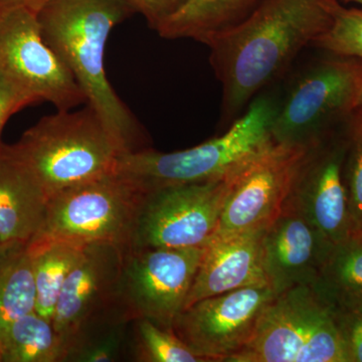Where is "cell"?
Segmentation results:
<instances>
[{
	"label": "cell",
	"instance_id": "6",
	"mask_svg": "<svg viewBox=\"0 0 362 362\" xmlns=\"http://www.w3.org/2000/svg\"><path fill=\"white\" fill-rule=\"evenodd\" d=\"M226 362H349L329 305L312 286L276 295L247 344Z\"/></svg>",
	"mask_w": 362,
	"mask_h": 362
},
{
	"label": "cell",
	"instance_id": "34",
	"mask_svg": "<svg viewBox=\"0 0 362 362\" xmlns=\"http://www.w3.org/2000/svg\"><path fill=\"white\" fill-rule=\"evenodd\" d=\"M361 235H362V233H361Z\"/></svg>",
	"mask_w": 362,
	"mask_h": 362
},
{
	"label": "cell",
	"instance_id": "25",
	"mask_svg": "<svg viewBox=\"0 0 362 362\" xmlns=\"http://www.w3.org/2000/svg\"><path fill=\"white\" fill-rule=\"evenodd\" d=\"M129 322L127 319L119 318L92 331L71 349L66 361H120L127 341L126 325Z\"/></svg>",
	"mask_w": 362,
	"mask_h": 362
},
{
	"label": "cell",
	"instance_id": "20",
	"mask_svg": "<svg viewBox=\"0 0 362 362\" xmlns=\"http://www.w3.org/2000/svg\"><path fill=\"white\" fill-rule=\"evenodd\" d=\"M4 362H62L66 349L52 321L33 310L0 332Z\"/></svg>",
	"mask_w": 362,
	"mask_h": 362
},
{
	"label": "cell",
	"instance_id": "26",
	"mask_svg": "<svg viewBox=\"0 0 362 362\" xmlns=\"http://www.w3.org/2000/svg\"><path fill=\"white\" fill-rule=\"evenodd\" d=\"M313 45L329 54L362 59V9L340 6L329 30Z\"/></svg>",
	"mask_w": 362,
	"mask_h": 362
},
{
	"label": "cell",
	"instance_id": "17",
	"mask_svg": "<svg viewBox=\"0 0 362 362\" xmlns=\"http://www.w3.org/2000/svg\"><path fill=\"white\" fill-rule=\"evenodd\" d=\"M47 197L13 145H0V245H28L39 232Z\"/></svg>",
	"mask_w": 362,
	"mask_h": 362
},
{
	"label": "cell",
	"instance_id": "12",
	"mask_svg": "<svg viewBox=\"0 0 362 362\" xmlns=\"http://www.w3.org/2000/svg\"><path fill=\"white\" fill-rule=\"evenodd\" d=\"M126 252L111 244L88 245L69 274L52 318L66 359L93 330L125 318L119 308L118 293Z\"/></svg>",
	"mask_w": 362,
	"mask_h": 362
},
{
	"label": "cell",
	"instance_id": "22",
	"mask_svg": "<svg viewBox=\"0 0 362 362\" xmlns=\"http://www.w3.org/2000/svg\"><path fill=\"white\" fill-rule=\"evenodd\" d=\"M35 308L33 257L28 245H0V332Z\"/></svg>",
	"mask_w": 362,
	"mask_h": 362
},
{
	"label": "cell",
	"instance_id": "31",
	"mask_svg": "<svg viewBox=\"0 0 362 362\" xmlns=\"http://www.w3.org/2000/svg\"><path fill=\"white\" fill-rule=\"evenodd\" d=\"M0 362H4V354H2L1 339H0Z\"/></svg>",
	"mask_w": 362,
	"mask_h": 362
},
{
	"label": "cell",
	"instance_id": "16",
	"mask_svg": "<svg viewBox=\"0 0 362 362\" xmlns=\"http://www.w3.org/2000/svg\"><path fill=\"white\" fill-rule=\"evenodd\" d=\"M266 228L233 235L214 233L204 247L185 308L199 300L240 288L268 284L263 266Z\"/></svg>",
	"mask_w": 362,
	"mask_h": 362
},
{
	"label": "cell",
	"instance_id": "18",
	"mask_svg": "<svg viewBox=\"0 0 362 362\" xmlns=\"http://www.w3.org/2000/svg\"><path fill=\"white\" fill-rule=\"evenodd\" d=\"M262 0H188L156 30L168 40L192 39L206 45L244 21Z\"/></svg>",
	"mask_w": 362,
	"mask_h": 362
},
{
	"label": "cell",
	"instance_id": "32",
	"mask_svg": "<svg viewBox=\"0 0 362 362\" xmlns=\"http://www.w3.org/2000/svg\"><path fill=\"white\" fill-rule=\"evenodd\" d=\"M344 1L357 2V4H362V0H344Z\"/></svg>",
	"mask_w": 362,
	"mask_h": 362
},
{
	"label": "cell",
	"instance_id": "21",
	"mask_svg": "<svg viewBox=\"0 0 362 362\" xmlns=\"http://www.w3.org/2000/svg\"><path fill=\"white\" fill-rule=\"evenodd\" d=\"M86 246L57 242L28 244L33 257L35 310L52 321L62 289Z\"/></svg>",
	"mask_w": 362,
	"mask_h": 362
},
{
	"label": "cell",
	"instance_id": "14",
	"mask_svg": "<svg viewBox=\"0 0 362 362\" xmlns=\"http://www.w3.org/2000/svg\"><path fill=\"white\" fill-rule=\"evenodd\" d=\"M346 150L345 129L308 146L284 204L303 214L333 245L352 235L343 175Z\"/></svg>",
	"mask_w": 362,
	"mask_h": 362
},
{
	"label": "cell",
	"instance_id": "8",
	"mask_svg": "<svg viewBox=\"0 0 362 362\" xmlns=\"http://www.w3.org/2000/svg\"><path fill=\"white\" fill-rule=\"evenodd\" d=\"M202 254L204 247L128 250L119 282L118 304L123 316L129 321L147 319L173 332Z\"/></svg>",
	"mask_w": 362,
	"mask_h": 362
},
{
	"label": "cell",
	"instance_id": "15",
	"mask_svg": "<svg viewBox=\"0 0 362 362\" xmlns=\"http://www.w3.org/2000/svg\"><path fill=\"white\" fill-rule=\"evenodd\" d=\"M334 245L308 218L284 206L263 238L267 282L276 295L313 286Z\"/></svg>",
	"mask_w": 362,
	"mask_h": 362
},
{
	"label": "cell",
	"instance_id": "23",
	"mask_svg": "<svg viewBox=\"0 0 362 362\" xmlns=\"http://www.w3.org/2000/svg\"><path fill=\"white\" fill-rule=\"evenodd\" d=\"M135 357L144 362H206L170 331L147 319L135 320Z\"/></svg>",
	"mask_w": 362,
	"mask_h": 362
},
{
	"label": "cell",
	"instance_id": "28",
	"mask_svg": "<svg viewBox=\"0 0 362 362\" xmlns=\"http://www.w3.org/2000/svg\"><path fill=\"white\" fill-rule=\"evenodd\" d=\"M35 103L32 96L0 69V136L4 125L13 114Z\"/></svg>",
	"mask_w": 362,
	"mask_h": 362
},
{
	"label": "cell",
	"instance_id": "3",
	"mask_svg": "<svg viewBox=\"0 0 362 362\" xmlns=\"http://www.w3.org/2000/svg\"><path fill=\"white\" fill-rule=\"evenodd\" d=\"M278 100L259 95L223 134L180 151L144 148L124 153L116 173L144 192L220 180L271 139Z\"/></svg>",
	"mask_w": 362,
	"mask_h": 362
},
{
	"label": "cell",
	"instance_id": "5",
	"mask_svg": "<svg viewBox=\"0 0 362 362\" xmlns=\"http://www.w3.org/2000/svg\"><path fill=\"white\" fill-rule=\"evenodd\" d=\"M144 195L116 171L66 188L49 197L44 223L30 244H111L128 251Z\"/></svg>",
	"mask_w": 362,
	"mask_h": 362
},
{
	"label": "cell",
	"instance_id": "13",
	"mask_svg": "<svg viewBox=\"0 0 362 362\" xmlns=\"http://www.w3.org/2000/svg\"><path fill=\"white\" fill-rule=\"evenodd\" d=\"M275 296L261 284L199 300L178 314L173 333L206 362H226L247 344Z\"/></svg>",
	"mask_w": 362,
	"mask_h": 362
},
{
	"label": "cell",
	"instance_id": "29",
	"mask_svg": "<svg viewBox=\"0 0 362 362\" xmlns=\"http://www.w3.org/2000/svg\"><path fill=\"white\" fill-rule=\"evenodd\" d=\"M133 13L142 14L150 28L158 30L187 4L188 0H124Z\"/></svg>",
	"mask_w": 362,
	"mask_h": 362
},
{
	"label": "cell",
	"instance_id": "2",
	"mask_svg": "<svg viewBox=\"0 0 362 362\" xmlns=\"http://www.w3.org/2000/svg\"><path fill=\"white\" fill-rule=\"evenodd\" d=\"M133 13L124 0H47L37 11L45 42L125 153L148 147L141 125L107 78L105 47L112 30Z\"/></svg>",
	"mask_w": 362,
	"mask_h": 362
},
{
	"label": "cell",
	"instance_id": "1",
	"mask_svg": "<svg viewBox=\"0 0 362 362\" xmlns=\"http://www.w3.org/2000/svg\"><path fill=\"white\" fill-rule=\"evenodd\" d=\"M340 6L339 0H262L244 21L209 40L225 120L233 122L282 78L302 49L329 30Z\"/></svg>",
	"mask_w": 362,
	"mask_h": 362
},
{
	"label": "cell",
	"instance_id": "7",
	"mask_svg": "<svg viewBox=\"0 0 362 362\" xmlns=\"http://www.w3.org/2000/svg\"><path fill=\"white\" fill-rule=\"evenodd\" d=\"M307 66L278 101L274 142L310 146L346 122L362 104V59L330 54Z\"/></svg>",
	"mask_w": 362,
	"mask_h": 362
},
{
	"label": "cell",
	"instance_id": "27",
	"mask_svg": "<svg viewBox=\"0 0 362 362\" xmlns=\"http://www.w3.org/2000/svg\"><path fill=\"white\" fill-rule=\"evenodd\" d=\"M331 309L341 334L349 362H362V304L331 307Z\"/></svg>",
	"mask_w": 362,
	"mask_h": 362
},
{
	"label": "cell",
	"instance_id": "30",
	"mask_svg": "<svg viewBox=\"0 0 362 362\" xmlns=\"http://www.w3.org/2000/svg\"><path fill=\"white\" fill-rule=\"evenodd\" d=\"M47 0H0V7L4 6H25L39 11Z\"/></svg>",
	"mask_w": 362,
	"mask_h": 362
},
{
	"label": "cell",
	"instance_id": "10",
	"mask_svg": "<svg viewBox=\"0 0 362 362\" xmlns=\"http://www.w3.org/2000/svg\"><path fill=\"white\" fill-rule=\"evenodd\" d=\"M308 146L269 140L230 171L216 235L268 228L282 211Z\"/></svg>",
	"mask_w": 362,
	"mask_h": 362
},
{
	"label": "cell",
	"instance_id": "24",
	"mask_svg": "<svg viewBox=\"0 0 362 362\" xmlns=\"http://www.w3.org/2000/svg\"><path fill=\"white\" fill-rule=\"evenodd\" d=\"M344 175L352 235L362 233V106L346 121Z\"/></svg>",
	"mask_w": 362,
	"mask_h": 362
},
{
	"label": "cell",
	"instance_id": "9",
	"mask_svg": "<svg viewBox=\"0 0 362 362\" xmlns=\"http://www.w3.org/2000/svg\"><path fill=\"white\" fill-rule=\"evenodd\" d=\"M230 185L228 173L220 180L145 192L130 249L206 246L218 230Z\"/></svg>",
	"mask_w": 362,
	"mask_h": 362
},
{
	"label": "cell",
	"instance_id": "33",
	"mask_svg": "<svg viewBox=\"0 0 362 362\" xmlns=\"http://www.w3.org/2000/svg\"><path fill=\"white\" fill-rule=\"evenodd\" d=\"M361 106H362V104H361Z\"/></svg>",
	"mask_w": 362,
	"mask_h": 362
},
{
	"label": "cell",
	"instance_id": "4",
	"mask_svg": "<svg viewBox=\"0 0 362 362\" xmlns=\"http://www.w3.org/2000/svg\"><path fill=\"white\" fill-rule=\"evenodd\" d=\"M47 197L115 173L125 153L92 107L44 117L13 144Z\"/></svg>",
	"mask_w": 362,
	"mask_h": 362
},
{
	"label": "cell",
	"instance_id": "19",
	"mask_svg": "<svg viewBox=\"0 0 362 362\" xmlns=\"http://www.w3.org/2000/svg\"><path fill=\"white\" fill-rule=\"evenodd\" d=\"M312 287L331 307L362 304V235L333 246Z\"/></svg>",
	"mask_w": 362,
	"mask_h": 362
},
{
	"label": "cell",
	"instance_id": "11",
	"mask_svg": "<svg viewBox=\"0 0 362 362\" xmlns=\"http://www.w3.org/2000/svg\"><path fill=\"white\" fill-rule=\"evenodd\" d=\"M0 69L32 96L58 110L87 103L84 92L65 63L42 37L37 11L0 7Z\"/></svg>",
	"mask_w": 362,
	"mask_h": 362
}]
</instances>
